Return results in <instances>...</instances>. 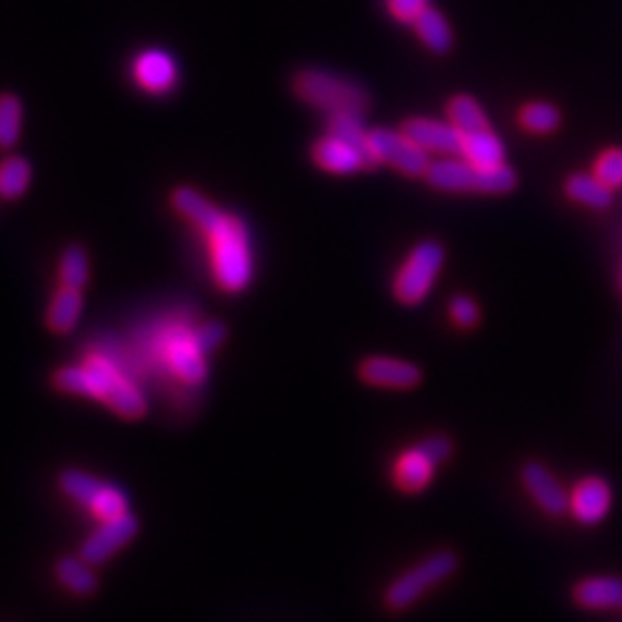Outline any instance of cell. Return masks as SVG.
<instances>
[{
    "mask_svg": "<svg viewBox=\"0 0 622 622\" xmlns=\"http://www.w3.org/2000/svg\"><path fill=\"white\" fill-rule=\"evenodd\" d=\"M173 204L206 235L210 245L212 275L219 289L229 293L245 291L254 272L245 224L237 217L217 210L196 190L190 187H180L173 194Z\"/></svg>",
    "mask_w": 622,
    "mask_h": 622,
    "instance_id": "6da1fadb",
    "label": "cell"
},
{
    "mask_svg": "<svg viewBox=\"0 0 622 622\" xmlns=\"http://www.w3.org/2000/svg\"><path fill=\"white\" fill-rule=\"evenodd\" d=\"M58 390L105 401V404L127 419L144 417L148 401L132 380L102 355L88 357L82 367H63L53 376Z\"/></svg>",
    "mask_w": 622,
    "mask_h": 622,
    "instance_id": "7a4b0ae2",
    "label": "cell"
},
{
    "mask_svg": "<svg viewBox=\"0 0 622 622\" xmlns=\"http://www.w3.org/2000/svg\"><path fill=\"white\" fill-rule=\"evenodd\" d=\"M427 183L443 192H477V194H508L516 187V173L508 167H477L461 155L434 159L429 164Z\"/></svg>",
    "mask_w": 622,
    "mask_h": 622,
    "instance_id": "3957f363",
    "label": "cell"
},
{
    "mask_svg": "<svg viewBox=\"0 0 622 622\" xmlns=\"http://www.w3.org/2000/svg\"><path fill=\"white\" fill-rule=\"evenodd\" d=\"M300 99L326 113H365L369 95L363 86L330 72L305 70L295 76L293 84Z\"/></svg>",
    "mask_w": 622,
    "mask_h": 622,
    "instance_id": "277c9868",
    "label": "cell"
},
{
    "mask_svg": "<svg viewBox=\"0 0 622 622\" xmlns=\"http://www.w3.org/2000/svg\"><path fill=\"white\" fill-rule=\"evenodd\" d=\"M446 264V249L434 240H425L411 249L394 277V295L401 305H419L431 293L440 268Z\"/></svg>",
    "mask_w": 622,
    "mask_h": 622,
    "instance_id": "5b68a950",
    "label": "cell"
},
{
    "mask_svg": "<svg viewBox=\"0 0 622 622\" xmlns=\"http://www.w3.org/2000/svg\"><path fill=\"white\" fill-rule=\"evenodd\" d=\"M456 565H459V560L452 551H436L427 556L425 560H419L415 568L401 574L388 588L386 593L388 607L394 611H404L413 607L427 590L436 588L438 584H443L446 578H450L456 572Z\"/></svg>",
    "mask_w": 622,
    "mask_h": 622,
    "instance_id": "8992f818",
    "label": "cell"
},
{
    "mask_svg": "<svg viewBox=\"0 0 622 622\" xmlns=\"http://www.w3.org/2000/svg\"><path fill=\"white\" fill-rule=\"evenodd\" d=\"M367 153H369L371 167L388 164V167H394L399 173L411 175V178L425 175L431 164L429 153L419 148L415 142H411V138L401 130L399 132H392L386 127L369 130Z\"/></svg>",
    "mask_w": 622,
    "mask_h": 622,
    "instance_id": "52a82bcc",
    "label": "cell"
},
{
    "mask_svg": "<svg viewBox=\"0 0 622 622\" xmlns=\"http://www.w3.org/2000/svg\"><path fill=\"white\" fill-rule=\"evenodd\" d=\"M450 452L452 443L446 436H431L425 443L406 450L394 464V485L406 493L423 491L434 479L436 466L443 464Z\"/></svg>",
    "mask_w": 622,
    "mask_h": 622,
    "instance_id": "ba28073f",
    "label": "cell"
},
{
    "mask_svg": "<svg viewBox=\"0 0 622 622\" xmlns=\"http://www.w3.org/2000/svg\"><path fill=\"white\" fill-rule=\"evenodd\" d=\"M138 521L127 512L118 519L102 521L99 526L82 547V558L88 560L90 565H102L115 551L123 549L127 541L136 535Z\"/></svg>",
    "mask_w": 622,
    "mask_h": 622,
    "instance_id": "9c48e42d",
    "label": "cell"
},
{
    "mask_svg": "<svg viewBox=\"0 0 622 622\" xmlns=\"http://www.w3.org/2000/svg\"><path fill=\"white\" fill-rule=\"evenodd\" d=\"M204 351L198 349L194 330L192 332H175L164 344V363L167 367L185 383L198 386L208 376V367L204 359Z\"/></svg>",
    "mask_w": 622,
    "mask_h": 622,
    "instance_id": "30bf717a",
    "label": "cell"
},
{
    "mask_svg": "<svg viewBox=\"0 0 622 622\" xmlns=\"http://www.w3.org/2000/svg\"><path fill=\"white\" fill-rule=\"evenodd\" d=\"M521 479H524L526 491L530 493V498L541 512H547L551 516L570 512V493L563 489V485H560L545 464L530 461V464H526L524 471H521Z\"/></svg>",
    "mask_w": 622,
    "mask_h": 622,
    "instance_id": "8fae6325",
    "label": "cell"
},
{
    "mask_svg": "<svg viewBox=\"0 0 622 622\" xmlns=\"http://www.w3.org/2000/svg\"><path fill=\"white\" fill-rule=\"evenodd\" d=\"M611 487L601 477H586L570 491V514L584 526H595L611 510Z\"/></svg>",
    "mask_w": 622,
    "mask_h": 622,
    "instance_id": "7c38bea8",
    "label": "cell"
},
{
    "mask_svg": "<svg viewBox=\"0 0 622 622\" xmlns=\"http://www.w3.org/2000/svg\"><path fill=\"white\" fill-rule=\"evenodd\" d=\"M359 376H363L365 383L388 390H408L423 380V371H419V367H415L413 363L383 355L367 357L363 367H359Z\"/></svg>",
    "mask_w": 622,
    "mask_h": 622,
    "instance_id": "4fadbf2b",
    "label": "cell"
},
{
    "mask_svg": "<svg viewBox=\"0 0 622 622\" xmlns=\"http://www.w3.org/2000/svg\"><path fill=\"white\" fill-rule=\"evenodd\" d=\"M312 157L316 167L334 175H346L371 167L365 150H359L357 146L344 142V138H339L334 134H328L320 138V142H316Z\"/></svg>",
    "mask_w": 622,
    "mask_h": 622,
    "instance_id": "5bb4252c",
    "label": "cell"
},
{
    "mask_svg": "<svg viewBox=\"0 0 622 622\" xmlns=\"http://www.w3.org/2000/svg\"><path fill=\"white\" fill-rule=\"evenodd\" d=\"M401 132L429 155L448 157L459 155L461 150V134L452 127V123H440V120L431 118H411L401 125Z\"/></svg>",
    "mask_w": 622,
    "mask_h": 622,
    "instance_id": "9a60e30c",
    "label": "cell"
},
{
    "mask_svg": "<svg viewBox=\"0 0 622 622\" xmlns=\"http://www.w3.org/2000/svg\"><path fill=\"white\" fill-rule=\"evenodd\" d=\"M134 76L142 88L148 93H167L175 86L178 70L173 58L164 51H146L138 56L134 65Z\"/></svg>",
    "mask_w": 622,
    "mask_h": 622,
    "instance_id": "2e32d148",
    "label": "cell"
},
{
    "mask_svg": "<svg viewBox=\"0 0 622 622\" xmlns=\"http://www.w3.org/2000/svg\"><path fill=\"white\" fill-rule=\"evenodd\" d=\"M574 601L590 611H607L622 607V578L590 576L574 588Z\"/></svg>",
    "mask_w": 622,
    "mask_h": 622,
    "instance_id": "e0dca14e",
    "label": "cell"
},
{
    "mask_svg": "<svg viewBox=\"0 0 622 622\" xmlns=\"http://www.w3.org/2000/svg\"><path fill=\"white\" fill-rule=\"evenodd\" d=\"M459 155L468 159V162H473L477 167H485V169L505 164V146L500 144V138L496 136V132L491 127L461 134Z\"/></svg>",
    "mask_w": 622,
    "mask_h": 622,
    "instance_id": "ac0fdd59",
    "label": "cell"
},
{
    "mask_svg": "<svg viewBox=\"0 0 622 622\" xmlns=\"http://www.w3.org/2000/svg\"><path fill=\"white\" fill-rule=\"evenodd\" d=\"M565 194L574 200L593 210H605L611 206L613 190L607 187L595 173H574L568 178Z\"/></svg>",
    "mask_w": 622,
    "mask_h": 622,
    "instance_id": "d6986e66",
    "label": "cell"
},
{
    "mask_svg": "<svg viewBox=\"0 0 622 622\" xmlns=\"http://www.w3.org/2000/svg\"><path fill=\"white\" fill-rule=\"evenodd\" d=\"M82 307H84L82 291L70 289V286H60L56 291V295L51 297V305L47 312L49 328L58 334L70 332L76 326L78 314H82Z\"/></svg>",
    "mask_w": 622,
    "mask_h": 622,
    "instance_id": "ffe728a7",
    "label": "cell"
},
{
    "mask_svg": "<svg viewBox=\"0 0 622 622\" xmlns=\"http://www.w3.org/2000/svg\"><path fill=\"white\" fill-rule=\"evenodd\" d=\"M419 42H423L434 53H448L452 47V31L446 22V16L431 5L415 19L413 24Z\"/></svg>",
    "mask_w": 622,
    "mask_h": 622,
    "instance_id": "44dd1931",
    "label": "cell"
},
{
    "mask_svg": "<svg viewBox=\"0 0 622 622\" xmlns=\"http://www.w3.org/2000/svg\"><path fill=\"white\" fill-rule=\"evenodd\" d=\"M446 111H448V123H452V127L459 134H468V132L491 127L487 113L481 111V107L475 102L471 95H454L448 102Z\"/></svg>",
    "mask_w": 622,
    "mask_h": 622,
    "instance_id": "7402d4cb",
    "label": "cell"
},
{
    "mask_svg": "<svg viewBox=\"0 0 622 622\" xmlns=\"http://www.w3.org/2000/svg\"><path fill=\"white\" fill-rule=\"evenodd\" d=\"M56 576L60 584L74 595H90L97 590V576L90 570V563L84 558H63L58 560Z\"/></svg>",
    "mask_w": 622,
    "mask_h": 622,
    "instance_id": "603a6c76",
    "label": "cell"
},
{
    "mask_svg": "<svg viewBox=\"0 0 622 622\" xmlns=\"http://www.w3.org/2000/svg\"><path fill=\"white\" fill-rule=\"evenodd\" d=\"M519 125L528 134H551L560 125V111L549 102H528L519 111Z\"/></svg>",
    "mask_w": 622,
    "mask_h": 622,
    "instance_id": "cb8c5ba5",
    "label": "cell"
},
{
    "mask_svg": "<svg viewBox=\"0 0 622 622\" xmlns=\"http://www.w3.org/2000/svg\"><path fill=\"white\" fill-rule=\"evenodd\" d=\"M31 183V167L22 157H8L0 162V196L19 198Z\"/></svg>",
    "mask_w": 622,
    "mask_h": 622,
    "instance_id": "d4e9b609",
    "label": "cell"
},
{
    "mask_svg": "<svg viewBox=\"0 0 622 622\" xmlns=\"http://www.w3.org/2000/svg\"><path fill=\"white\" fill-rule=\"evenodd\" d=\"M363 113H332L330 123H328V134H334L344 142L357 146L359 150L367 153V136L369 132L363 125ZM369 157V153H367Z\"/></svg>",
    "mask_w": 622,
    "mask_h": 622,
    "instance_id": "484cf974",
    "label": "cell"
},
{
    "mask_svg": "<svg viewBox=\"0 0 622 622\" xmlns=\"http://www.w3.org/2000/svg\"><path fill=\"white\" fill-rule=\"evenodd\" d=\"M127 505L130 503H127V496L123 493V489L107 485L105 481L102 491H99L93 503L88 505V512L99 521H111V519L127 514Z\"/></svg>",
    "mask_w": 622,
    "mask_h": 622,
    "instance_id": "4316f807",
    "label": "cell"
},
{
    "mask_svg": "<svg viewBox=\"0 0 622 622\" xmlns=\"http://www.w3.org/2000/svg\"><path fill=\"white\" fill-rule=\"evenodd\" d=\"M22 132V102L14 95H0V148H12Z\"/></svg>",
    "mask_w": 622,
    "mask_h": 622,
    "instance_id": "83f0119b",
    "label": "cell"
},
{
    "mask_svg": "<svg viewBox=\"0 0 622 622\" xmlns=\"http://www.w3.org/2000/svg\"><path fill=\"white\" fill-rule=\"evenodd\" d=\"M88 256L82 247H70L60 260V282L63 286L82 291L88 284Z\"/></svg>",
    "mask_w": 622,
    "mask_h": 622,
    "instance_id": "f1b7e54d",
    "label": "cell"
},
{
    "mask_svg": "<svg viewBox=\"0 0 622 622\" xmlns=\"http://www.w3.org/2000/svg\"><path fill=\"white\" fill-rule=\"evenodd\" d=\"M593 173L611 190L622 187V148H609L599 153L593 164Z\"/></svg>",
    "mask_w": 622,
    "mask_h": 622,
    "instance_id": "f546056e",
    "label": "cell"
},
{
    "mask_svg": "<svg viewBox=\"0 0 622 622\" xmlns=\"http://www.w3.org/2000/svg\"><path fill=\"white\" fill-rule=\"evenodd\" d=\"M450 318L459 328H473L479 320V307L468 295H454L450 303Z\"/></svg>",
    "mask_w": 622,
    "mask_h": 622,
    "instance_id": "4dcf8cb0",
    "label": "cell"
},
{
    "mask_svg": "<svg viewBox=\"0 0 622 622\" xmlns=\"http://www.w3.org/2000/svg\"><path fill=\"white\" fill-rule=\"evenodd\" d=\"M429 8V0H386V10L399 24H415V19Z\"/></svg>",
    "mask_w": 622,
    "mask_h": 622,
    "instance_id": "1f68e13d",
    "label": "cell"
},
{
    "mask_svg": "<svg viewBox=\"0 0 622 622\" xmlns=\"http://www.w3.org/2000/svg\"><path fill=\"white\" fill-rule=\"evenodd\" d=\"M224 337H227V328L222 324H204V326L194 330L196 344L204 353L215 351L219 344H222Z\"/></svg>",
    "mask_w": 622,
    "mask_h": 622,
    "instance_id": "d6a6232c",
    "label": "cell"
}]
</instances>
